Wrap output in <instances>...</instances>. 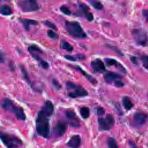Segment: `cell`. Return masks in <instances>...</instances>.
I'll list each match as a JSON object with an SVG mask.
<instances>
[{
	"instance_id": "cell-30",
	"label": "cell",
	"mask_w": 148,
	"mask_h": 148,
	"mask_svg": "<svg viewBox=\"0 0 148 148\" xmlns=\"http://www.w3.org/2000/svg\"><path fill=\"white\" fill-rule=\"evenodd\" d=\"M140 60L142 62V64L143 66L148 70V56L143 55L140 57Z\"/></svg>"
},
{
	"instance_id": "cell-24",
	"label": "cell",
	"mask_w": 148,
	"mask_h": 148,
	"mask_svg": "<svg viewBox=\"0 0 148 148\" xmlns=\"http://www.w3.org/2000/svg\"><path fill=\"white\" fill-rule=\"evenodd\" d=\"M60 46L62 49H64L68 51H72L73 50V47L69 43L64 40H61Z\"/></svg>"
},
{
	"instance_id": "cell-22",
	"label": "cell",
	"mask_w": 148,
	"mask_h": 148,
	"mask_svg": "<svg viewBox=\"0 0 148 148\" xmlns=\"http://www.w3.org/2000/svg\"><path fill=\"white\" fill-rule=\"evenodd\" d=\"M0 12L1 14L3 16H9L12 13V8L6 5H2L0 9Z\"/></svg>"
},
{
	"instance_id": "cell-3",
	"label": "cell",
	"mask_w": 148,
	"mask_h": 148,
	"mask_svg": "<svg viewBox=\"0 0 148 148\" xmlns=\"http://www.w3.org/2000/svg\"><path fill=\"white\" fill-rule=\"evenodd\" d=\"M66 87L69 91L68 93V96L72 98L86 97L88 94V92L83 87L75 83L67 82L66 83Z\"/></svg>"
},
{
	"instance_id": "cell-5",
	"label": "cell",
	"mask_w": 148,
	"mask_h": 148,
	"mask_svg": "<svg viewBox=\"0 0 148 148\" xmlns=\"http://www.w3.org/2000/svg\"><path fill=\"white\" fill-rule=\"evenodd\" d=\"M17 5L20 10L25 13L35 12L39 8L36 0H19Z\"/></svg>"
},
{
	"instance_id": "cell-38",
	"label": "cell",
	"mask_w": 148,
	"mask_h": 148,
	"mask_svg": "<svg viewBox=\"0 0 148 148\" xmlns=\"http://www.w3.org/2000/svg\"><path fill=\"white\" fill-rule=\"evenodd\" d=\"M142 14L145 20L148 21V9H144L142 11Z\"/></svg>"
},
{
	"instance_id": "cell-27",
	"label": "cell",
	"mask_w": 148,
	"mask_h": 148,
	"mask_svg": "<svg viewBox=\"0 0 148 148\" xmlns=\"http://www.w3.org/2000/svg\"><path fill=\"white\" fill-rule=\"evenodd\" d=\"M105 62L106 63V65L108 66H117L119 65V64L117 62V61L113 59V58H106L105 59Z\"/></svg>"
},
{
	"instance_id": "cell-15",
	"label": "cell",
	"mask_w": 148,
	"mask_h": 148,
	"mask_svg": "<svg viewBox=\"0 0 148 148\" xmlns=\"http://www.w3.org/2000/svg\"><path fill=\"white\" fill-rule=\"evenodd\" d=\"M66 130V125L64 123H58L54 128V133L57 137L62 136L65 132Z\"/></svg>"
},
{
	"instance_id": "cell-20",
	"label": "cell",
	"mask_w": 148,
	"mask_h": 148,
	"mask_svg": "<svg viewBox=\"0 0 148 148\" xmlns=\"http://www.w3.org/2000/svg\"><path fill=\"white\" fill-rule=\"evenodd\" d=\"M14 105V104L13 103L12 101H11L9 98H5L2 101V108L3 109L8 110V111H10V110L12 109V108Z\"/></svg>"
},
{
	"instance_id": "cell-28",
	"label": "cell",
	"mask_w": 148,
	"mask_h": 148,
	"mask_svg": "<svg viewBox=\"0 0 148 148\" xmlns=\"http://www.w3.org/2000/svg\"><path fill=\"white\" fill-rule=\"evenodd\" d=\"M108 145L109 148H118L116 140L112 138H109L108 140Z\"/></svg>"
},
{
	"instance_id": "cell-26",
	"label": "cell",
	"mask_w": 148,
	"mask_h": 148,
	"mask_svg": "<svg viewBox=\"0 0 148 148\" xmlns=\"http://www.w3.org/2000/svg\"><path fill=\"white\" fill-rule=\"evenodd\" d=\"M20 67L21 72V73H22V75H23V77L24 79L28 84H31V81H30V79H29V76H28L27 71H26V69H25V68H24L23 66L20 65Z\"/></svg>"
},
{
	"instance_id": "cell-36",
	"label": "cell",
	"mask_w": 148,
	"mask_h": 148,
	"mask_svg": "<svg viewBox=\"0 0 148 148\" xmlns=\"http://www.w3.org/2000/svg\"><path fill=\"white\" fill-rule=\"evenodd\" d=\"M53 85L57 88V89H60L61 87V84L59 83V82L56 80V79H53Z\"/></svg>"
},
{
	"instance_id": "cell-6",
	"label": "cell",
	"mask_w": 148,
	"mask_h": 148,
	"mask_svg": "<svg viewBox=\"0 0 148 148\" xmlns=\"http://www.w3.org/2000/svg\"><path fill=\"white\" fill-rule=\"evenodd\" d=\"M135 42L139 45L146 46L148 44V36L146 32L140 29H135L132 32Z\"/></svg>"
},
{
	"instance_id": "cell-29",
	"label": "cell",
	"mask_w": 148,
	"mask_h": 148,
	"mask_svg": "<svg viewBox=\"0 0 148 148\" xmlns=\"http://www.w3.org/2000/svg\"><path fill=\"white\" fill-rule=\"evenodd\" d=\"M60 9V11L62 13H64V14H66V15H68V16H70L72 14V12L70 10V9L66 6H65L64 5L61 6Z\"/></svg>"
},
{
	"instance_id": "cell-40",
	"label": "cell",
	"mask_w": 148,
	"mask_h": 148,
	"mask_svg": "<svg viewBox=\"0 0 148 148\" xmlns=\"http://www.w3.org/2000/svg\"><path fill=\"white\" fill-rule=\"evenodd\" d=\"M131 60L134 64H137V60H136V58L135 57H131Z\"/></svg>"
},
{
	"instance_id": "cell-1",
	"label": "cell",
	"mask_w": 148,
	"mask_h": 148,
	"mask_svg": "<svg viewBox=\"0 0 148 148\" xmlns=\"http://www.w3.org/2000/svg\"><path fill=\"white\" fill-rule=\"evenodd\" d=\"M48 117L40 110L36 120V130L38 134L45 138H47L50 134V124Z\"/></svg>"
},
{
	"instance_id": "cell-14",
	"label": "cell",
	"mask_w": 148,
	"mask_h": 148,
	"mask_svg": "<svg viewBox=\"0 0 148 148\" xmlns=\"http://www.w3.org/2000/svg\"><path fill=\"white\" fill-rule=\"evenodd\" d=\"M81 144V138L79 135H74L71 136L67 143V146L71 148H78Z\"/></svg>"
},
{
	"instance_id": "cell-16",
	"label": "cell",
	"mask_w": 148,
	"mask_h": 148,
	"mask_svg": "<svg viewBox=\"0 0 148 148\" xmlns=\"http://www.w3.org/2000/svg\"><path fill=\"white\" fill-rule=\"evenodd\" d=\"M10 112L14 113L16 117L18 120H24L26 119V116L24 113V111L23 109L21 107L17 106L14 105V106H13V108L11 109Z\"/></svg>"
},
{
	"instance_id": "cell-4",
	"label": "cell",
	"mask_w": 148,
	"mask_h": 148,
	"mask_svg": "<svg viewBox=\"0 0 148 148\" xmlns=\"http://www.w3.org/2000/svg\"><path fill=\"white\" fill-rule=\"evenodd\" d=\"M1 140L7 148H17L23 144L21 140L18 137L8 134H1Z\"/></svg>"
},
{
	"instance_id": "cell-32",
	"label": "cell",
	"mask_w": 148,
	"mask_h": 148,
	"mask_svg": "<svg viewBox=\"0 0 148 148\" xmlns=\"http://www.w3.org/2000/svg\"><path fill=\"white\" fill-rule=\"evenodd\" d=\"M47 35L49 38L53 39H57L58 38V35L56 32H54L51 29L47 30Z\"/></svg>"
},
{
	"instance_id": "cell-2",
	"label": "cell",
	"mask_w": 148,
	"mask_h": 148,
	"mask_svg": "<svg viewBox=\"0 0 148 148\" xmlns=\"http://www.w3.org/2000/svg\"><path fill=\"white\" fill-rule=\"evenodd\" d=\"M65 23L66 29L72 36L79 39H84L87 37L86 34L79 23L77 21H66Z\"/></svg>"
},
{
	"instance_id": "cell-41",
	"label": "cell",
	"mask_w": 148,
	"mask_h": 148,
	"mask_svg": "<svg viewBox=\"0 0 148 148\" xmlns=\"http://www.w3.org/2000/svg\"><path fill=\"white\" fill-rule=\"evenodd\" d=\"M130 147L131 148H137L135 146V145L132 142H130Z\"/></svg>"
},
{
	"instance_id": "cell-9",
	"label": "cell",
	"mask_w": 148,
	"mask_h": 148,
	"mask_svg": "<svg viewBox=\"0 0 148 148\" xmlns=\"http://www.w3.org/2000/svg\"><path fill=\"white\" fill-rule=\"evenodd\" d=\"M91 66L93 71L95 72L102 73L106 71L105 64L100 59L98 58L91 61Z\"/></svg>"
},
{
	"instance_id": "cell-34",
	"label": "cell",
	"mask_w": 148,
	"mask_h": 148,
	"mask_svg": "<svg viewBox=\"0 0 148 148\" xmlns=\"http://www.w3.org/2000/svg\"><path fill=\"white\" fill-rule=\"evenodd\" d=\"M96 111H97V114L99 115V116H102L105 113L104 109L102 107H101V106L97 107V109H96Z\"/></svg>"
},
{
	"instance_id": "cell-33",
	"label": "cell",
	"mask_w": 148,
	"mask_h": 148,
	"mask_svg": "<svg viewBox=\"0 0 148 148\" xmlns=\"http://www.w3.org/2000/svg\"><path fill=\"white\" fill-rule=\"evenodd\" d=\"M39 64L40 65V66L43 68H44V69H47L49 67V64H48V62H47V61H45V60H40L39 61Z\"/></svg>"
},
{
	"instance_id": "cell-13",
	"label": "cell",
	"mask_w": 148,
	"mask_h": 148,
	"mask_svg": "<svg viewBox=\"0 0 148 148\" xmlns=\"http://www.w3.org/2000/svg\"><path fill=\"white\" fill-rule=\"evenodd\" d=\"M66 116L67 119L69 120H71V125L73 127H79V121L77 120V117L76 115V113L71 110H68L65 112Z\"/></svg>"
},
{
	"instance_id": "cell-21",
	"label": "cell",
	"mask_w": 148,
	"mask_h": 148,
	"mask_svg": "<svg viewBox=\"0 0 148 148\" xmlns=\"http://www.w3.org/2000/svg\"><path fill=\"white\" fill-rule=\"evenodd\" d=\"M122 103L124 108L127 110H131L134 106V104L132 102L131 99L128 97H124L123 98Z\"/></svg>"
},
{
	"instance_id": "cell-17",
	"label": "cell",
	"mask_w": 148,
	"mask_h": 148,
	"mask_svg": "<svg viewBox=\"0 0 148 148\" xmlns=\"http://www.w3.org/2000/svg\"><path fill=\"white\" fill-rule=\"evenodd\" d=\"M121 76L116 73L109 72L104 75V80L106 83L110 84L112 82H114L116 80L119 79Z\"/></svg>"
},
{
	"instance_id": "cell-10",
	"label": "cell",
	"mask_w": 148,
	"mask_h": 148,
	"mask_svg": "<svg viewBox=\"0 0 148 148\" xmlns=\"http://www.w3.org/2000/svg\"><path fill=\"white\" fill-rule=\"evenodd\" d=\"M147 118H148V116L147 114L141 112H138L135 113L134 116V120L135 123L139 126H140L144 124L146 122Z\"/></svg>"
},
{
	"instance_id": "cell-23",
	"label": "cell",
	"mask_w": 148,
	"mask_h": 148,
	"mask_svg": "<svg viewBox=\"0 0 148 148\" xmlns=\"http://www.w3.org/2000/svg\"><path fill=\"white\" fill-rule=\"evenodd\" d=\"M90 4L97 10H102L103 9V5L99 0H87Z\"/></svg>"
},
{
	"instance_id": "cell-11",
	"label": "cell",
	"mask_w": 148,
	"mask_h": 148,
	"mask_svg": "<svg viewBox=\"0 0 148 148\" xmlns=\"http://www.w3.org/2000/svg\"><path fill=\"white\" fill-rule=\"evenodd\" d=\"M28 50L31 54V56L36 60L39 61L42 60L40 57V54L42 53V50L38 46L34 45H31L28 47Z\"/></svg>"
},
{
	"instance_id": "cell-18",
	"label": "cell",
	"mask_w": 148,
	"mask_h": 148,
	"mask_svg": "<svg viewBox=\"0 0 148 148\" xmlns=\"http://www.w3.org/2000/svg\"><path fill=\"white\" fill-rule=\"evenodd\" d=\"M19 21L23 25L24 28L26 31H28L30 28L31 25H38V22L35 20L27 19V18H19Z\"/></svg>"
},
{
	"instance_id": "cell-8",
	"label": "cell",
	"mask_w": 148,
	"mask_h": 148,
	"mask_svg": "<svg viewBox=\"0 0 148 148\" xmlns=\"http://www.w3.org/2000/svg\"><path fill=\"white\" fill-rule=\"evenodd\" d=\"M77 16L84 17L88 21H91L94 19L93 14L90 12L89 8L84 3L79 2L78 5V10L76 14Z\"/></svg>"
},
{
	"instance_id": "cell-31",
	"label": "cell",
	"mask_w": 148,
	"mask_h": 148,
	"mask_svg": "<svg viewBox=\"0 0 148 148\" xmlns=\"http://www.w3.org/2000/svg\"><path fill=\"white\" fill-rule=\"evenodd\" d=\"M43 24H44L45 25L50 28V29H54V30H57V26L53 23H52L51 21L46 20V21H43Z\"/></svg>"
},
{
	"instance_id": "cell-37",
	"label": "cell",
	"mask_w": 148,
	"mask_h": 148,
	"mask_svg": "<svg viewBox=\"0 0 148 148\" xmlns=\"http://www.w3.org/2000/svg\"><path fill=\"white\" fill-rule=\"evenodd\" d=\"M114 85H115L116 87H123V86H124V83H123L121 81L119 80V79L117 80H116V81L114 82Z\"/></svg>"
},
{
	"instance_id": "cell-39",
	"label": "cell",
	"mask_w": 148,
	"mask_h": 148,
	"mask_svg": "<svg viewBox=\"0 0 148 148\" xmlns=\"http://www.w3.org/2000/svg\"><path fill=\"white\" fill-rule=\"evenodd\" d=\"M77 60H83L85 59V56L83 54H77L75 55Z\"/></svg>"
},
{
	"instance_id": "cell-25",
	"label": "cell",
	"mask_w": 148,
	"mask_h": 148,
	"mask_svg": "<svg viewBox=\"0 0 148 148\" xmlns=\"http://www.w3.org/2000/svg\"><path fill=\"white\" fill-rule=\"evenodd\" d=\"M80 114L83 119H87L90 116V109L84 106L80 109Z\"/></svg>"
},
{
	"instance_id": "cell-7",
	"label": "cell",
	"mask_w": 148,
	"mask_h": 148,
	"mask_svg": "<svg viewBox=\"0 0 148 148\" xmlns=\"http://www.w3.org/2000/svg\"><path fill=\"white\" fill-rule=\"evenodd\" d=\"M99 124V130L100 131L109 130L114 124V119L110 114H108L106 118L99 117L98 119Z\"/></svg>"
},
{
	"instance_id": "cell-19",
	"label": "cell",
	"mask_w": 148,
	"mask_h": 148,
	"mask_svg": "<svg viewBox=\"0 0 148 148\" xmlns=\"http://www.w3.org/2000/svg\"><path fill=\"white\" fill-rule=\"evenodd\" d=\"M76 68L79 70V71L84 75V76L92 84L94 85H96L97 83V80L94 78L91 75H90V74L86 73L84 71H83L80 66H76Z\"/></svg>"
},
{
	"instance_id": "cell-35",
	"label": "cell",
	"mask_w": 148,
	"mask_h": 148,
	"mask_svg": "<svg viewBox=\"0 0 148 148\" xmlns=\"http://www.w3.org/2000/svg\"><path fill=\"white\" fill-rule=\"evenodd\" d=\"M64 57L68 60H69V61H76V60H77L76 56H71V55H65L64 56Z\"/></svg>"
},
{
	"instance_id": "cell-12",
	"label": "cell",
	"mask_w": 148,
	"mask_h": 148,
	"mask_svg": "<svg viewBox=\"0 0 148 148\" xmlns=\"http://www.w3.org/2000/svg\"><path fill=\"white\" fill-rule=\"evenodd\" d=\"M40 111L46 116H50L54 111V106L52 102L50 101H46Z\"/></svg>"
}]
</instances>
